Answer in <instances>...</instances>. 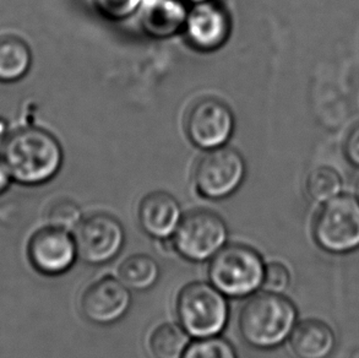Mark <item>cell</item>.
I'll return each mask as SVG.
<instances>
[{"mask_svg":"<svg viewBox=\"0 0 359 358\" xmlns=\"http://www.w3.org/2000/svg\"><path fill=\"white\" fill-rule=\"evenodd\" d=\"M83 220L81 208L78 204L68 199L57 200L49 206L46 213V221L48 226L62 228L68 232H74L79 223Z\"/></svg>","mask_w":359,"mask_h":358,"instance_id":"21","label":"cell"},{"mask_svg":"<svg viewBox=\"0 0 359 358\" xmlns=\"http://www.w3.org/2000/svg\"><path fill=\"white\" fill-rule=\"evenodd\" d=\"M297 317L290 298L270 291L255 292L239 310V336L252 349H276L290 339Z\"/></svg>","mask_w":359,"mask_h":358,"instance_id":"2","label":"cell"},{"mask_svg":"<svg viewBox=\"0 0 359 358\" xmlns=\"http://www.w3.org/2000/svg\"><path fill=\"white\" fill-rule=\"evenodd\" d=\"M229 227L219 215L198 208L183 215L180 226L170 238L172 251L185 260L209 262L226 246Z\"/></svg>","mask_w":359,"mask_h":358,"instance_id":"5","label":"cell"},{"mask_svg":"<svg viewBox=\"0 0 359 358\" xmlns=\"http://www.w3.org/2000/svg\"><path fill=\"white\" fill-rule=\"evenodd\" d=\"M78 258L93 267L113 262L126 244V231L118 218L109 213L88 215L74 230Z\"/></svg>","mask_w":359,"mask_h":358,"instance_id":"7","label":"cell"},{"mask_svg":"<svg viewBox=\"0 0 359 358\" xmlns=\"http://www.w3.org/2000/svg\"><path fill=\"white\" fill-rule=\"evenodd\" d=\"M344 182L340 173L330 166H320L306 178V192L316 203L325 204L340 195Z\"/></svg>","mask_w":359,"mask_h":358,"instance_id":"19","label":"cell"},{"mask_svg":"<svg viewBox=\"0 0 359 358\" xmlns=\"http://www.w3.org/2000/svg\"><path fill=\"white\" fill-rule=\"evenodd\" d=\"M247 166L238 151L219 147L208 151L194 171L196 192L203 198L222 200L238 190L245 178Z\"/></svg>","mask_w":359,"mask_h":358,"instance_id":"8","label":"cell"},{"mask_svg":"<svg viewBox=\"0 0 359 358\" xmlns=\"http://www.w3.org/2000/svg\"><path fill=\"white\" fill-rule=\"evenodd\" d=\"M11 178L24 185L47 183L63 164V150L48 131L25 128L10 134L1 146V159Z\"/></svg>","mask_w":359,"mask_h":358,"instance_id":"1","label":"cell"},{"mask_svg":"<svg viewBox=\"0 0 359 358\" xmlns=\"http://www.w3.org/2000/svg\"><path fill=\"white\" fill-rule=\"evenodd\" d=\"M182 358H238V354L229 340L216 335L195 339Z\"/></svg>","mask_w":359,"mask_h":358,"instance_id":"20","label":"cell"},{"mask_svg":"<svg viewBox=\"0 0 359 358\" xmlns=\"http://www.w3.org/2000/svg\"><path fill=\"white\" fill-rule=\"evenodd\" d=\"M182 208L177 199L165 192H152L141 199L137 208V223L149 237L165 241L173 237L180 220Z\"/></svg>","mask_w":359,"mask_h":358,"instance_id":"13","label":"cell"},{"mask_svg":"<svg viewBox=\"0 0 359 358\" xmlns=\"http://www.w3.org/2000/svg\"><path fill=\"white\" fill-rule=\"evenodd\" d=\"M190 1H195V3H201V1H205V0H190Z\"/></svg>","mask_w":359,"mask_h":358,"instance_id":"28","label":"cell"},{"mask_svg":"<svg viewBox=\"0 0 359 358\" xmlns=\"http://www.w3.org/2000/svg\"><path fill=\"white\" fill-rule=\"evenodd\" d=\"M266 264L262 256L247 244H226L209 260L210 284L226 297L244 298L262 286Z\"/></svg>","mask_w":359,"mask_h":358,"instance_id":"4","label":"cell"},{"mask_svg":"<svg viewBox=\"0 0 359 358\" xmlns=\"http://www.w3.org/2000/svg\"><path fill=\"white\" fill-rule=\"evenodd\" d=\"M313 236L326 252L345 254L359 248V199L340 194L323 204L313 223Z\"/></svg>","mask_w":359,"mask_h":358,"instance_id":"6","label":"cell"},{"mask_svg":"<svg viewBox=\"0 0 359 358\" xmlns=\"http://www.w3.org/2000/svg\"><path fill=\"white\" fill-rule=\"evenodd\" d=\"M31 265L46 276L63 275L78 259L72 232L47 226L32 234L27 246Z\"/></svg>","mask_w":359,"mask_h":358,"instance_id":"11","label":"cell"},{"mask_svg":"<svg viewBox=\"0 0 359 358\" xmlns=\"http://www.w3.org/2000/svg\"><path fill=\"white\" fill-rule=\"evenodd\" d=\"M32 63L29 47L14 36L0 37V81L13 83L29 73Z\"/></svg>","mask_w":359,"mask_h":358,"instance_id":"17","label":"cell"},{"mask_svg":"<svg viewBox=\"0 0 359 358\" xmlns=\"http://www.w3.org/2000/svg\"><path fill=\"white\" fill-rule=\"evenodd\" d=\"M141 0H95L98 11L108 19L121 20L133 14Z\"/></svg>","mask_w":359,"mask_h":358,"instance_id":"23","label":"cell"},{"mask_svg":"<svg viewBox=\"0 0 359 358\" xmlns=\"http://www.w3.org/2000/svg\"><path fill=\"white\" fill-rule=\"evenodd\" d=\"M352 358H359V350H357V351L353 352V354H352Z\"/></svg>","mask_w":359,"mask_h":358,"instance_id":"27","label":"cell"},{"mask_svg":"<svg viewBox=\"0 0 359 358\" xmlns=\"http://www.w3.org/2000/svg\"><path fill=\"white\" fill-rule=\"evenodd\" d=\"M161 269L154 258L134 254L126 258L118 267V279L129 290L144 292L155 287L160 280Z\"/></svg>","mask_w":359,"mask_h":358,"instance_id":"16","label":"cell"},{"mask_svg":"<svg viewBox=\"0 0 359 358\" xmlns=\"http://www.w3.org/2000/svg\"><path fill=\"white\" fill-rule=\"evenodd\" d=\"M344 150L351 165L359 168V124L353 126L346 136Z\"/></svg>","mask_w":359,"mask_h":358,"instance_id":"24","label":"cell"},{"mask_svg":"<svg viewBox=\"0 0 359 358\" xmlns=\"http://www.w3.org/2000/svg\"><path fill=\"white\" fill-rule=\"evenodd\" d=\"M6 131H8V123L3 118H0V138H3L6 134Z\"/></svg>","mask_w":359,"mask_h":358,"instance_id":"26","label":"cell"},{"mask_svg":"<svg viewBox=\"0 0 359 358\" xmlns=\"http://www.w3.org/2000/svg\"><path fill=\"white\" fill-rule=\"evenodd\" d=\"M130 290L119 279L104 276L88 285L80 297V312L88 323L97 326L116 324L131 307Z\"/></svg>","mask_w":359,"mask_h":358,"instance_id":"10","label":"cell"},{"mask_svg":"<svg viewBox=\"0 0 359 358\" xmlns=\"http://www.w3.org/2000/svg\"><path fill=\"white\" fill-rule=\"evenodd\" d=\"M290 282H291V274L286 265L277 262L266 264L264 282H262L265 291L282 293L283 291L287 290Z\"/></svg>","mask_w":359,"mask_h":358,"instance_id":"22","label":"cell"},{"mask_svg":"<svg viewBox=\"0 0 359 358\" xmlns=\"http://www.w3.org/2000/svg\"><path fill=\"white\" fill-rule=\"evenodd\" d=\"M335 346L334 330L321 320H304L290 335V347L297 358H327Z\"/></svg>","mask_w":359,"mask_h":358,"instance_id":"15","label":"cell"},{"mask_svg":"<svg viewBox=\"0 0 359 358\" xmlns=\"http://www.w3.org/2000/svg\"><path fill=\"white\" fill-rule=\"evenodd\" d=\"M185 131L196 147L208 151L219 149L226 145L233 134V113L224 102L205 98L190 110Z\"/></svg>","mask_w":359,"mask_h":358,"instance_id":"9","label":"cell"},{"mask_svg":"<svg viewBox=\"0 0 359 358\" xmlns=\"http://www.w3.org/2000/svg\"><path fill=\"white\" fill-rule=\"evenodd\" d=\"M10 180H11V175L9 171L4 165V162L0 160V194L4 193L5 190L9 188Z\"/></svg>","mask_w":359,"mask_h":358,"instance_id":"25","label":"cell"},{"mask_svg":"<svg viewBox=\"0 0 359 358\" xmlns=\"http://www.w3.org/2000/svg\"><path fill=\"white\" fill-rule=\"evenodd\" d=\"M184 29L187 39L193 48L212 52L227 42L231 34V19L224 6L205 0L188 13Z\"/></svg>","mask_w":359,"mask_h":358,"instance_id":"12","label":"cell"},{"mask_svg":"<svg viewBox=\"0 0 359 358\" xmlns=\"http://www.w3.org/2000/svg\"><path fill=\"white\" fill-rule=\"evenodd\" d=\"M190 344V336L180 325L163 323L149 338V350L154 358H182Z\"/></svg>","mask_w":359,"mask_h":358,"instance_id":"18","label":"cell"},{"mask_svg":"<svg viewBox=\"0 0 359 358\" xmlns=\"http://www.w3.org/2000/svg\"><path fill=\"white\" fill-rule=\"evenodd\" d=\"M188 13L180 0H146L141 25L151 37L165 39L184 29Z\"/></svg>","mask_w":359,"mask_h":358,"instance_id":"14","label":"cell"},{"mask_svg":"<svg viewBox=\"0 0 359 358\" xmlns=\"http://www.w3.org/2000/svg\"><path fill=\"white\" fill-rule=\"evenodd\" d=\"M175 312L180 326L195 339L219 335L229 324L227 298L210 282L183 286L175 296Z\"/></svg>","mask_w":359,"mask_h":358,"instance_id":"3","label":"cell"}]
</instances>
